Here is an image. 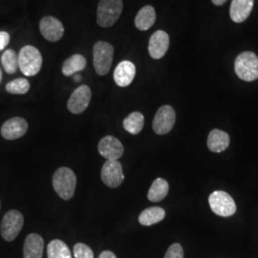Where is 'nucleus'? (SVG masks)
<instances>
[{"mask_svg":"<svg viewBox=\"0 0 258 258\" xmlns=\"http://www.w3.org/2000/svg\"><path fill=\"white\" fill-rule=\"evenodd\" d=\"M114 48L106 41H98L93 47V64L96 73L105 76L110 70Z\"/></svg>","mask_w":258,"mask_h":258,"instance_id":"nucleus-5","label":"nucleus"},{"mask_svg":"<svg viewBox=\"0 0 258 258\" xmlns=\"http://www.w3.org/2000/svg\"><path fill=\"white\" fill-rule=\"evenodd\" d=\"M1 62L6 73L15 74L19 68V55L15 50L8 49L1 56Z\"/></svg>","mask_w":258,"mask_h":258,"instance_id":"nucleus-25","label":"nucleus"},{"mask_svg":"<svg viewBox=\"0 0 258 258\" xmlns=\"http://www.w3.org/2000/svg\"><path fill=\"white\" fill-rule=\"evenodd\" d=\"M42 55L35 46L23 47L19 55V67L20 71L27 76L34 77L39 73L42 66Z\"/></svg>","mask_w":258,"mask_h":258,"instance_id":"nucleus-3","label":"nucleus"},{"mask_svg":"<svg viewBox=\"0 0 258 258\" xmlns=\"http://www.w3.org/2000/svg\"><path fill=\"white\" fill-rule=\"evenodd\" d=\"M145 124V117L141 112H132L123 120V127L133 135L139 134Z\"/></svg>","mask_w":258,"mask_h":258,"instance_id":"nucleus-24","label":"nucleus"},{"mask_svg":"<svg viewBox=\"0 0 258 258\" xmlns=\"http://www.w3.org/2000/svg\"><path fill=\"white\" fill-rule=\"evenodd\" d=\"M39 31L46 40L56 42L64 35L63 24L54 17H44L39 22Z\"/></svg>","mask_w":258,"mask_h":258,"instance_id":"nucleus-11","label":"nucleus"},{"mask_svg":"<svg viewBox=\"0 0 258 258\" xmlns=\"http://www.w3.org/2000/svg\"><path fill=\"white\" fill-rule=\"evenodd\" d=\"M234 71L245 82L258 79V56L253 52H243L234 60Z\"/></svg>","mask_w":258,"mask_h":258,"instance_id":"nucleus-4","label":"nucleus"},{"mask_svg":"<svg viewBox=\"0 0 258 258\" xmlns=\"http://www.w3.org/2000/svg\"><path fill=\"white\" fill-rule=\"evenodd\" d=\"M123 9L122 0H100L97 22L102 28L112 27L120 19Z\"/></svg>","mask_w":258,"mask_h":258,"instance_id":"nucleus-2","label":"nucleus"},{"mask_svg":"<svg viewBox=\"0 0 258 258\" xmlns=\"http://www.w3.org/2000/svg\"><path fill=\"white\" fill-rule=\"evenodd\" d=\"M24 225V217L21 212L12 210L7 212L0 225V233L2 238L12 242L18 237Z\"/></svg>","mask_w":258,"mask_h":258,"instance_id":"nucleus-6","label":"nucleus"},{"mask_svg":"<svg viewBox=\"0 0 258 258\" xmlns=\"http://www.w3.org/2000/svg\"><path fill=\"white\" fill-rule=\"evenodd\" d=\"M164 258H184V249L179 243H174L169 246Z\"/></svg>","mask_w":258,"mask_h":258,"instance_id":"nucleus-28","label":"nucleus"},{"mask_svg":"<svg viewBox=\"0 0 258 258\" xmlns=\"http://www.w3.org/2000/svg\"><path fill=\"white\" fill-rule=\"evenodd\" d=\"M209 149L214 153H220L230 146V136L227 132L220 129H212L207 142Z\"/></svg>","mask_w":258,"mask_h":258,"instance_id":"nucleus-18","label":"nucleus"},{"mask_svg":"<svg viewBox=\"0 0 258 258\" xmlns=\"http://www.w3.org/2000/svg\"><path fill=\"white\" fill-rule=\"evenodd\" d=\"M74 78L75 81H76V82H80V81L82 80V77H81L80 75H75Z\"/></svg>","mask_w":258,"mask_h":258,"instance_id":"nucleus-32","label":"nucleus"},{"mask_svg":"<svg viewBox=\"0 0 258 258\" xmlns=\"http://www.w3.org/2000/svg\"><path fill=\"white\" fill-rule=\"evenodd\" d=\"M169 48V36L168 34L159 30L156 31L150 38L148 42V52L149 55L154 59H160L166 55Z\"/></svg>","mask_w":258,"mask_h":258,"instance_id":"nucleus-13","label":"nucleus"},{"mask_svg":"<svg viewBox=\"0 0 258 258\" xmlns=\"http://www.w3.org/2000/svg\"><path fill=\"white\" fill-rule=\"evenodd\" d=\"M166 217V212L160 207H151L141 212L139 216V222L143 226H152L164 220Z\"/></svg>","mask_w":258,"mask_h":258,"instance_id":"nucleus-20","label":"nucleus"},{"mask_svg":"<svg viewBox=\"0 0 258 258\" xmlns=\"http://www.w3.org/2000/svg\"><path fill=\"white\" fill-rule=\"evenodd\" d=\"M0 206H1V203H0Z\"/></svg>","mask_w":258,"mask_h":258,"instance_id":"nucleus-34","label":"nucleus"},{"mask_svg":"<svg viewBox=\"0 0 258 258\" xmlns=\"http://www.w3.org/2000/svg\"><path fill=\"white\" fill-rule=\"evenodd\" d=\"M253 8V0H232L230 16L233 22L241 23L248 19Z\"/></svg>","mask_w":258,"mask_h":258,"instance_id":"nucleus-17","label":"nucleus"},{"mask_svg":"<svg viewBox=\"0 0 258 258\" xmlns=\"http://www.w3.org/2000/svg\"><path fill=\"white\" fill-rule=\"evenodd\" d=\"M227 0H212V3L215 5V6H222L223 4H225Z\"/></svg>","mask_w":258,"mask_h":258,"instance_id":"nucleus-31","label":"nucleus"},{"mask_svg":"<svg viewBox=\"0 0 258 258\" xmlns=\"http://www.w3.org/2000/svg\"><path fill=\"white\" fill-rule=\"evenodd\" d=\"M44 249L43 238L37 233H30L23 246L24 258H42Z\"/></svg>","mask_w":258,"mask_h":258,"instance_id":"nucleus-16","label":"nucleus"},{"mask_svg":"<svg viewBox=\"0 0 258 258\" xmlns=\"http://www.w3.org/2000/svg\"><path fill=\"white\" fill-rule=\"evenodd\" d=\"M30 89V83L26 79H16L6 85V91L10 94L23 95L26 94Z\"/></svg>","mask_w":258,"mask_h":258,"instance_id":"nucleus-26","label":"nucleus"},{"mask_svg":"<svg viewBox=\"0 0 258 258\" xmlns=\"http://www.w3.org/2000/svg\"><path fill=\"white\" fill-rule=\"evenodd\" d=\"M212 212L222 217H230L236 212V205L230 194L222 190L212 192L209 197Z\"/></svg>","mask_w":258,"mask_h":258,"instance_id":"nucleus-7","label":"nucleus"},{"mask_svg":"<svg viewBox=\"0 0 258 258\" xmlns=\"http://www.w3.org/2000/svg\"><path fill=\"white\" fill-rule=\"evenodd\" d=\"M169 190V184L163 178H157L148 190V198L151 202H160L166 197Z\"/></svg>","mask_w":258,"mask_h":258,"instance_id":"nucleus-21","label":"nucleus"},{"mask_svg":"<svg viewBox=\"0 0 258 258\" xmlns=\"http://www.w3.org/2000/svg\"><path fill=\"white\" fill-rule=\"evenodd\" d=\"M99 258H117L116 254L110 250H104L100 254Z\"/></svg>","mask_w":258,"mask_h":258,"instance_id":"nucleus-30","label":"nucleus"},{"mask_svg":"<svg viewBox=\"0 0 258 258\" xmlns=\"http://www.w3.org/2000/svg\"><path fill=\"white\" fill-rule=\"evenodd\" d=\"M156 21L155 9L148 5L140 10L135 18V26L140 31H148L154 25Z\"/></svg>","mask_w":258,"mask_h":258,"instance_id":"nucleus-19","label":"nucleus"},{"mask_svg":"<svg viewBox=\"0 0 258 258\" xmlns=\"http://www.w3.org/2000/svg\"><path fill=\"white\" fill-rule=\"evenodd\" d=\"M75 258H94L91 248L83 243H78L74 247Z\"/></svg>","mask_w":258,"mask_h":258,"instance_id":"nucleus-27","label":"nucleus"},{"mask_svg":"<svg viewBox=\"0 0 258 258\" xmlns=\"http://www.w3.org/2000/svg\"><path fill=\"white\" fill-rule=\"evenodd\" d=\"M136 66L129 60L120 62L114 71V81L120 87H126L134 81Z\"/></svg>","mask_w":258,"mask_h":258,"instance_id":"nucleus-15","label":"nucleus"},{"mask_svg":"<svg viewBox=\"0 0 258 258\" xmlns=\"http://www.w3.org/2000/svg\"><path fill=\"white\" fill-rule=\"evenodd\" d=\"M176 121L175 110L170 105L161 106L155 114L152 127L158 135H166L174 127Z\"/></svg>","mask_w":258,"mask_h":258,"instance_id":"nucleus-8","label":"nucleus"},{"mask_svg":"<svg viewBox=\"0 0 258 258\" xmlns=\"http://www.w3.org/2000/svg\"><path fill=\"white\" fill-rule=\"evenodd\" d=\"M28 131V122L21 117H15L5 121L1 126V135L6 140H17Z\"/></svg>","mask_w":258,"mask_h":258,"instance_id":"nucleus-14","label":"nucleus"},{"mask_svg":"<svg viewBox=\"0 0 258 258\" xmlns=\"http://www.w3.org/2000/svg\"><path fill=\"white\" fill-rule=\"evenodd\" d=\"M98 150L107 161H118L122 156L124 148L120 141L114 136H105L100 141Z\"/></svg>","mask_w":258,"mask_h":258,"instance_id":"nucleus-12","label":"nucleus"},{"mask_svg":"<svg viewBox=\"0 0 258 258\" xmlns=\"http://www.w3.org/2000/svg\"><path fill=\"white\" fill-rule=\"evenodd\" d=\"M1 79H2V73H1V70H0V82H1Z\"/></svg>","mask_w":258,"mask_h":258,"instance_id":"nucleus-33","label":"nucleus"},{"mask_svg":"<svg viewBox=\"0 0 258 258\" xmlns=\"http://www.w3.org/2000/svg\"><path fill=\"white\" fill-rule=\"evenodd\" d=\"M91 98L92 92L90 87L87 85H81L70 96L67 102V108L76 115L82 114L88 107Z\"/></svg>","mask_w":258,"mask_h":258,"instance_id":"nucleus-9","label":"nucleus"},{"mask_svg":"<svg viewBox=\"0 0 258 258\" xmlns=\"http://www.w3.org/2000/svg\"><path fill=\"white\" fill-rule=\"evenodd\" d=\"M48 258H72L71 250L63 241L52 240L47 247Z\"/></svg>","mask_w":258,"mask_h":258,"instance_id":"nucleus-23","label":"nucleus"},{"mask_svg":"<svg viewBox=\"0 0 258 258\" xmlns=\"http://www.w3.org/2000/svg\"><path fill=\"white\" fill-rule=\"evenodd\" d=\"M53 186L57 195L65 201L74 196L77 186V177L69 167H59L53 176Z\"/></svg>","mask_w":258,"mask_h":258,"instance_id":"nucleus-1","label":"nucleus"},{"mask_svg":"<svg viewBox=\"0 0 258 258\" xmlns=\"http://www.w3.org/2000/svg\"><path fill=\"white\" fill-rule=\"evenodd\" d=\"M101 177L103 184L111 188H116L122 184L124 175L119 161H107L102 166Z\"/></svg>","mask_w":258,"mask_h":258,"instance_id":"nucleus-10","label":"nucleus"},{"mask_svg":"<svg viewBox=\"0 0 258 258\" xmlns=\"http://www.w3.org/2000/svg\"><path fill=\"white\" fill-rule=\"evenodd\" d=\"M86 66V58L81 54H75L68 57L62 64V73L66 77L83 71Z\"/></svg>","mask_w":258,"mask_h":258,"instance_id":"nucleus-22","label":"nucleus"},{"mask_svg":"<svg viewBox=\"0 0 258 258\" xmlns=\"http://www.w3.org/2000/svg\"><path fill=\"white\" fill-rule=\"evenodd\" d=\"M10 42V35L7 32H0V51L4 50Z\"/></svg>","mask_w":258,"mask_h":258,"instance_id":"nucleus-29","label":"nucleus"}]
</instances>
